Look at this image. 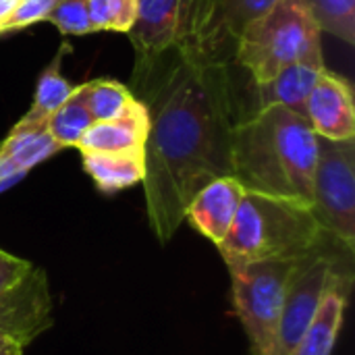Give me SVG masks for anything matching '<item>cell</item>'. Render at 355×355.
<instances>
[{"label": "cell", "mask_w": 355, "mask_h": 355, "mask_svg": "<svg viewBox=\"0 0 355 355\" xmlns=\"http://www.w3.org/2000/svg\"><path fill=\"white\" fill-rule=\"evenodd\" d=\"M235 69L229 56L177 44L148 75L131 81L129 92L150 116L141 185L148 223L160 243L185 223L202 187L233 175L235 131L252 112Z\"/></svg>", "instance_id": "cell-1"}, {"label": "cell", "mask_w": 355, "mask_h": 355, "mask_svg": "<svg viewBox=\"0 0 355 355\" xmlns=\"http://www.w3.org/2000/svg\"><path fill=\"white\" fill-rule=\"evenodd\" d=\"M318 137L310 123L285 108L250 112L235 131L233 177L250 191L312 202Z\"/></svg>", "instance_id": "cell-2"}, {"label": "cell", "mask_w": 355, "mask_h": 355, "mask_svg": "<svg viewBox=\"0 0 355 355\" xmlns=\"http://www.w3.org/2000/svg\"><path fill=\"white\" fill-rule=\"evenodd\" d=\"M327 237L308 202L245 189L218 252L227 266L300 260L316 252Z\"/></svg>", "instance_id": "cell-3"}, {"label": "cell", "mask_w": 355, "mask_h": 355, "mask_svg": "<svg viewBox=\"0 0 355 355\" xmlns=\"http://www.w3.org/2000/svg\"><path fill=\"white\" fill-rule=\"evenodd\" d=\"M320 33L306 0H279L239 33L233 62L250 75L252 83H264L293 62H324Z\"/></svg>", "instance_id": "cell-4"}, {"label": "cell", "mask_w": 355, "mask_h": 355, "mask_svg": "<svg viewBox=\"0 0 355 355\" xmlns=\"http://www.w3.org/2000/svg\"><path fill=\"white\" fill-rule=\"evenodd\" d=\"M300 260H262L227 266L231 272L233 306L248 335L250 355H270L289 281Z\"/></svg>", "instance_id": "cell-5"}, {"label": "cell", "mask_w": 355, "mask_h": 355, "mask_svg": "<svg viewBox=\"0 0 355 355\" xmlns=\"http://www.w3.org/2000/svg\"><path fill=\"white\" fill-rule=\"evenodd\" d=\"M310 206L327 235L355 250V137H318Z\"/></svg>", "instance_id": "cell-6"}, {"label": "cell", "mask_w": 355, "mask_h": 355, "mask_svg": "<svg viewBox=\"0 0 355 355\" xmlns=\"http://www.w3.org/2000/svg\"><path fill=\"white\" fill-rule=\"evenodd\" d=\"M341 252H354V250L345 248L343 243H339L329 235L327 241L316 252L300 260L289 281V289L285 295L270 355H291L297 343L304 339V335L308 333L310 324L318 314L331 277L337 264L341 262L339 258Z\"/></svg>", "instance_id": "cell-7"}, {"label": "cell", "mask_w": 355, "mask_h": 355, "mask_svg": "<svg viewBox=\"0 0 355 355\" xmlns=\"http://www.w3.org/2000/svg\"><path fill=\"white\" fill-rule=\"evenodd\" d=\"M187 0H137V15L127 31L135 67L131 81L141 79L148 71L181 40Z\"/></svg>", "instance_id": "cell-8"}, {"label": "cell", "mask_w": 355, "mask_h": 355, "mask_svg": "<svg viewBox=\"0 0 355 355\" xmlns=\"http://www.w3.org/2000/svg\"><path fill=\"white\" fill-rule=\"evenodd\" d=\"M52 310L48 277L33 266L19 285L0 295V337L15 339L27 347L54 324Z\"/></svg>", "instance_id": "cell-9"}, {"label": "cell", "mask_w": 355, "mask_h": 355, "mask_svg": "<svg viewBox=\"0 0 355 355\" xmlns=\"http://www.w3.org/2000/svg\"><path fill=\"white\" fill-rule=\"evenodd\" d=\"M306 121L324 139L355 137V106L352 85L345 77L324 69L306 104Z\"/></svg>", "instance_id": "cell-10"}, {"label": "cell", "mask_w": 355, "mask_h": 355, "mask_svg": "<svg viewBox=\"0 0 355 355\" xmlns=\"http://www.w3.org/2000/svg\"><path fill=\"white\" fill-rule=\"evenodd\" d=\"M354 287V272H352V260H343L337 264L329 289L324 293V300L318 308V314L314 322L310 324L304 339L297 343L291 355H333L339 333L343 329L345 310L349 304Z\"/></svg>", "instance_id": "cell-11"}, {"label": "cell", "mask_w": 355, "mask_h": 355, "mask_svg": "<svg viewBox=\"0 0 355 355\" xmlns=\"http://www.w3.org/2000/svg\"><path fill=\"white\" fill-rule=\"evenodd\" d=\"M245 187L233 177H218L202 187L185 210V220L216 248L227 237Z\"/></svg>", "instance_id": "cell-12"}, {"label": "cell", "mask_w": 355, "mask_h": 355, "mask_svg": "<svg viewBox=\"0 0 355 355\" xmlns=\"http://www.w3.org/2000/svg\"><path fill=\"white\" fill-rule=\"evenodd\" d=\"M324 69V62L302 60L281 69L264 83H252V112L268 106H285L306 119L308 96Z\"/></svg>", "instance_id": "cell-13"}, {"label": "cell", "mask_w": 355, "mask_h": 355, "mask_svg": "<svg viewBox=\"0 0 355 355\" xmlns=\"http://www.w3.org/2000/svg\"><path fill=\"white\" fill-rule=\"evenodd\" d=\"M60 150L64 148L54 141V137L48 133L46 123H17L0 141V191Z\"/></svg>", "instance_id": "cell-14"}, {"label": "cell", "mask_w": 355, "mask_h": 355, "mask_svg": "<svg viewBox=\"0 0 355 355\" xmlns=\"http://www.w3.org/2000/svg\"><path fill=\"white\" fill-rule=\"evenodd\" d=\"M279 0H214L198 48L233 58V46L239 33Z\"/></svg>", "instance_id": "cell-15"}, {"label": "cell", "mask_w": 355, "mask_h": 355, "mask_svg": "<svg viewBox=\"0 0 355 355\" xmlns=\"http://www.w3.org/2000/svg\"><path fill=\"white\" fill-rule=\"evenodd\" d=\"M150 129V116L146 106L135 98L133 106L116 119L96 121L77 141V150L83 152H121L144 150Z\"/></svg>", "instance_id": "cell-16"}, {"label": "cell", "mask_w": 355, "mask_h": 355, "mask_svg": "<svg viewBox=\"0 0 355 355\" xmlns=\"http://www.w3.org/2000/svg\"><path fill=\"white\" fill-rule=\"evenodd\" d=\"M83 171L102 193H116L144 181V150L83 152Z\"/></svg>", "instance_id": "cell-17"}, {"label": "cell", "mask_w": 355, "mask_h": 355, "mask_svg": "<svg viewBox=\"0 0 355 355\" xmlns=\"http://www.w3.org/2000/svg\"><path fill=\"white\" fill-rule=\"evenodd\" d=\"M69 46L62 44V48L58 50V54L54 56V60L42 71L37 85H35V94H33V102L29 106V110L21 116L19 123L23 125H37V123H46L48 116L60 106L64 104L77 85H73L62 73H60V62L62 56L67 54Z\"/></svg>", "instance_id": "cell-18"}, {"label": "cell", "mask_w": 355, "mask_h": 355, "mask_svg": "<svg viewBox=\"0 0 355 355\" xmlns=\"http://www.w3.org/2000/svg\"><path fill=\"white\" fill-rule=\"evenodd\" d=\"M94 123L89 108L83 98V87L77 85L73 96L60 104L46 121L48 133L54 137V141L62 148H77V141L81 135L89 129Z\"/></svg>", "instance_id": "cell-19"}, {"label": "cell", "mask_w": 355, "mask_h": 355, "mask_svg": "<svg viewBox=\"0 0 355 355\" xmlns=\"http://www.w3.org/2000/svg\"><path fill=\"white\" fill-rule=\"evenodd\" d=\"M81 87L94 123L116 119L135 102V96L129 92V87L112 79H96L92 83H81Z\"/></svg>", "instance_id": "cell-20"}, {"label": "cell", "mask_w": 355, "mask_h": 355, "mask_svg": "<svg viewBox=\"0 0 355 355\" xmlns=\"http://www.w3.org/2000/svg\"><path fill=\"white\" fill-rule=\"evenodd\" d=\"M306 6L320 31L354 46L355 0H306Z\"/></svg>", "instance_id": "cell-21"}, {"label": "cell", "mask_w": 355, "mask_h": 355, "mask_svg": "<svg viewBox=\"0 0 355 355\" xmlns=\"http://www.w3.org/2000/svg\"><path fill=\"white\" fill-rule=\"evenodd\" d=\"M87 15L94 33H127L137 15V0H87Z\"/></svg>", "instance_id": "cell-22"}, {"label": "cell", "mask_w": 355, "mask_h": 355, "mask_svg": "<svg viewBox=\"0 0 355 355\" xmlns=\"http://www.w3.org/2000/svg\"><path fill=\"white\" fill-rule=\"evenodd\" d=\"M46 21H50L62 35L94 33L87 15V0H58L48 12Z\"/></svg>", "instance_id": "cell-23"}, {"label": "cell", "mask_w": 355, "mask_h": 355, "mask_svg": "<svg viewBox=\"0 0 355 355\" xmlns=\"http://www.w3.org/2000/svg\"><path fill=\"white\" fill-rule=\"evenodd\" d=\"M56 2L58 0H19L10 15L4 21H0V35L29 27L37 21H46L48 12Z\"/></svg>", "instance_id": "cell-24"}, {"label": "cell", "mask_w": 355, "mask_h": 355, "mask_svg": "<svg viewBox=\"0 0 355 355\" xmlns=\"http://www.w3.org/2000/svg\"><path fill=\"white\" fill-rule=\"evenodd\" d=\"M214 0H187L185 6V17H183V31H181V40L177 44H189L196 46L204 33L210 8H212Z\"/></svg>", "instance_id": "cell-25"}, {"label": "cell", "mask_w": 355, "mask_h": 355, "mask_svg": "<svg viewBox=\"0 0 355 355\" xmlns=\"http://www.w3.org/2000/svg\"><path fill=\"white\" fill-rule=\"evenodd\" d=\"M31 270H33L31 262L0 250V295H4L8 289L19 285Z\"/></svg>", "instance_id": "cell-26"}, {"label": "cell", "mask_w": 355, "mask_h": 355, "mask_svg": "<svg viewBox=\"0 0 355 355\" xmlns=\"http://www.w3.org/2000/svg\"><path fill=\"white\" fill-rule=\"evenodd\" d=\"M23 352H25L23 343L8 337H0V355H23Z\"/></svg>", "instance_id": "cell-27"}, {"label": "cell", "mask_w": 355, "mask_h": 355, "mask_svg": "<svg viewBox=\"0 0 355 355\" xmlns=\"http://www.w3.org/2000/svg\"><path fill=\"white\" fill-rule=\"evenodd\" d=\"M19 0H0V21H4Z\"/></svg>", "instance_id": "cell-28"}]
</instances>
